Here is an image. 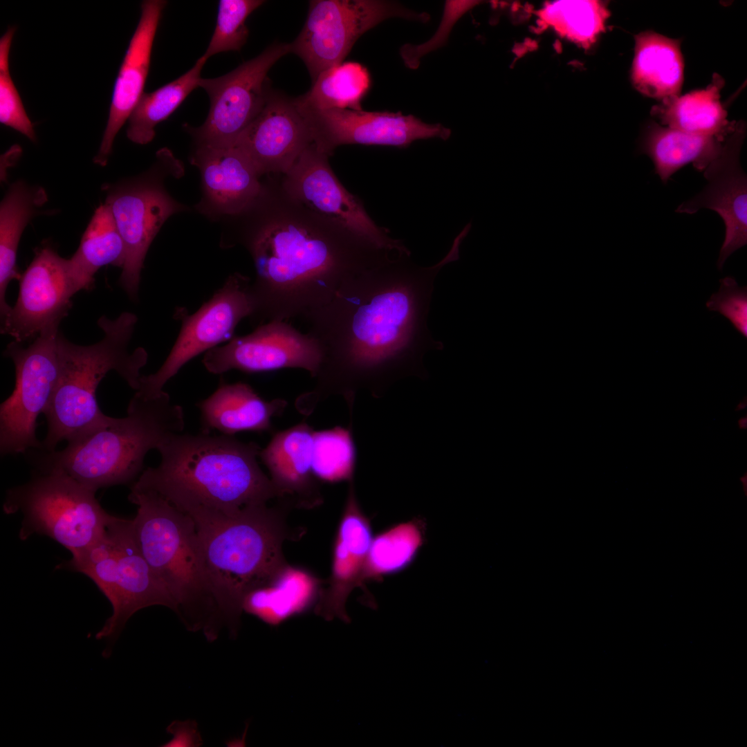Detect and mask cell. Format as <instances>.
Masks as SVG:
<instances>
[{
	"instance_id": "cell-1",
	"label": "cell",
	"mask_w": 747,
	"mask_h": 747,
	"mask_svg": "<svg viewBox=\"0 0 747 747\" xmlns=\"http://www.w3.org/2000/svg\"><path fill=\"white\" fill-rule=\"evenodd\" d=\"M463 239L459 234L448 254L429 267L414 264L410 253H389L304 318L323 355L311 395L341 394L353 402L362 388L380 396L402 378L428 377L424 356L444 349L427 325L434 281L459 259Z\"/></svg>"
},
{
	"instance_id": "cell-2",
	"label": "cell",
	"mask_w": 747,
	"mask_h": 747,
	"mask_svg": "<svg viewBox=\"0 0 747 747\" xmlns=\"http://www.w3.org/2000/svg\"><path fill=\"white\" fill-rule=\"evenodd\" d=\"M255 269L251 290L259 325L304 319L340 286L391 250L380 249L288 197L246 240Z\"/></svg>"
},
{
	"instance_id": "cell-3",
	"label": "cell",
	"mask_w": 747,
	"mask_h": 747,
	"mask_svg": "<svg viewBox=\"0 0 747 747\" xmlns=\"http://www.w3.org/2000/svg\"><path fill=\"white\" fill-rule=\"evenodd\" d=\"M160 462L131 490L161 496L192 520L234 515L278 497L257 463L261 450L232 436L175 433L157 450Z\"/></svg>"
},
{
	"instance_id": "cell-4",
	"label": "cell",
	"mask_w": 747,
	"mask_h": 747,
	"mask_svg": "<svg viewBox=\"0 0 747 747\" xmlns=\"http://www.w3.org/2000/svg\"><path fill=\"white\" fill-rule=\"evenodd\" d=\"M128 499L138 506L132 521L139 548L174 611L188 628L208 637L229 628L192 518L152 492L131 490Z\"/></svg>"
},
{
	"instance_id": "cell-5",
	"label": "cell",
	"mask_w": 747,
	"mask_h": 747,
	"mask_svg": "<svg viewBox=\"0 0 747 747\" xmlns=\"http://www.w3.org/2000/svg\"><path fill=\"white\" fill-rule=\"evenodd\" d=\"M184 414L167 393L145 398L134 394L123 418H107L68 441L61 450L44 451L37 461L42 472L59 470L97 491L135 481L147 452L169 435L183 432Z\"/></svg>"
},
{
	"instance_id": "cell-6",
	"label": "cell",
	"mask_w": 747,
	"mask_h": 747,
	"mask_svg": "<svg viewBox=\"0 0 747 747\" xmlns=\"http://www.w3.org/2000/svg\"><path fill=\"white\" fill-rule=\"evenodd\" d=\"M137 316L124 312L116 319L101 316L98 320L103 338L91 345H78L57 335L60 374L53 399L44 414L47 434L42 442L44 451L55 450L102 423L108 416L100 409L96 391L102 378L116 371L134 390L138 389L140 369L148 355L142 347L128 349Z\"/></svg>"
},
{
	"instance_id": "cell-7",
	"label": "cell",
	"mask_w": 747,
	"mask_h": 747,
	"mask_svg": "<svg viewBox=\"0 0 747 747\" xmlns=\"http://www.w3.org/2000/svg\"><path fill=\"white\" fill-rule=\"evenodd\" d=\"M193 522L208 571L234 631L246 597L270 584L288 566L282 553L287 537L283 513L265 504L232 516Z\"/></svg>"
},
{
	"instance_id": "cell-8",
	"label": "cell",
	"mask_w": 747,
	"mask_h": 747,
	"mask_svg": "<svg viewBox=\"0 0 747 747\" xmlns=\"http://www.w3.org/2000/svg\"><path fill=\"white\" fill-rule=\"evenodd\" d=\"M96 584L109 601L112 614L96 633L109 658L128 620L145 607L161 605L175 610L174 603L143 556L133 521L112 515L102 537L66 564Z\"/></svg>"
},
{
	"instance_id": "cell-9",
	"label": "cell",
	"mask_w": 747,
	"mask_h": 747,
	"mask_svg": "<svg viewBox=\"0 0 747 747\" xmlns=\"http://www.w3.org/2000/svg\"><path fill=\"white\" fill-rule=\"evenodd\" d=\"M42 473L8 490L4 512L23 514L21 540L38 534L56 541L72 555L86 551L102 537L111 515L100 506L95 491L64 472Z\"/></svg>"
},
{
	"instance_id": "cell-10",
	"label": "cell",
	"mask_w": 747,
	"mask_h": 747,
	"mask_svg": "<svg viewBox=\"0 0 747 747\" xmlns=\"http://www.w3.org/2000/svg\"><path fill=\"white\" fill-rule=\"evenodd\" d=\"M57 325L37 335L27 347L13 341L4 355L14 362L15 389L0 407V450L2 455L42 448L36 435L37 418L48 409L60 374Z\"/></svg>"
},
{
	"instance_id": "cell-11",
	"label": "cell",
	"mask_w": 747,
	"mask_h": 747,
	"mask_svg": "<svg viewBox=\"0 0 747 747\" xmlns=\"http://www.w3.org/2000/svg\"><path fill=\"white\" fill-rule=\"evenodd\" d=\"M425 23L430 16L393 1L313 0L290 53L304 62L312 82L322 71L342 62L365 33L389 18Z\"/></svg>"
},
{
	"instance_id": "cell-12",
	"label": "cell",
	"mask_w": 747,
	"mask_h": 747,
	"mask_svg": "<svg viewBox=\"0 0 747 747\" xmlns=\"http://www.w3.org/2000/svg\"><path fill=\"white\" fill-rule=\"evenodd\" d=\"M250 277L230 275L223 286L194 313L183 314L177 338L160 367L140 379L136 394L145 398L160 395L165 385L190 360L229 340L238 324L252 317L255 302Z\"/></svg>"
},
{
	"instance_id": "cell-13",
	"label": "cell",
	"mask_w": 747,
	"mask_h": 747,
	"mask_svg": "<svg viewBox=\"0 0 747 747\" xmlns=\"http://www.w3.org/2000/svg\"><path fill=\"white\" fill-rule=\"evenodd\" d=\"M289 53L290 44L274 43L225 75L215 78L201 77L199 87L209 96L210 111L201 126L187 129L198 144L233 145L266 101L270 90L268 71Z\"/></svg>"
},
{
	"instance_id": "cell-14",
	"label": "cell",
	"mask_w": 747,
	"mask_h": 747,
	"mask_svg": "<svg viewBox=\"0 0 747 747\" xmlns=\"http://www.w3.org/2000/svg\"><path fill=\"white\" fill-rule=\"evenodd\" d=\"M329 156L314 143L283 175L281 189L290 199L374 246L409 251L389 237L367 212L363 203L341 184L329 163Z\"/></svg>"
},
{
	"instance_id": "cell-15",
	"label": "cell",
	"mask_w": 747,
	"mask_h": 747,
	"mask_svg": "<svg viewBox=\"0 0 747 747\" xmlns=\"http://www.w3.org/2000/svg\"><path fill=\"white\" fill-rule=\"evenodd\" d=\"M322 360L319 344L308 333L300 332L286 321L273 320L208 351L203 363L214 374L233 369L256 373L300 368L316 378Z\"/></svg>"
},
{
	"instance_id": "cell-16",
	"label": "cell",
	"mask_w": 747,
	"mask_h": 747,
	"mask_svg": "<svg viewBox=\"0 0 747 747\" xmlns=\"http://www.w3.org/2000/svg\"><path fill=\"white\" fill-rule=\"evenodd\" d=\"M103 188L107 194L104 203L111 210L125 248L119 282L136 300L149 246L165 221L181 206L149 177Z\"/></svg>"
},
{
	"instance_id": "cell-17",
	"label": "cell",
	"mask_w": 747,
	"mask_h": 747,
	"mask_svg": "<svg viewBox=\"0 0 747 747\" xmlns=\"http://www.w3.org/2000/svg\"><path fill=\"white\" fill-rule=\"evenodd\" d=\"M301 109L309 123L314 145L329 156L336 147L343 145L406 148L418 140H446L452 133L441 124L425 123L413 115L400 112Z\"/></svg>"
},
{
	"instance_id": "cell-18",
	"label": "cell",
	"mask_w": 747,
	"mask_h": 747,
	"mask_svg": "<svg viewBox=\"0 0 747 747\" xmlns=\"http://www.w3.org/2000/svg\"><path fill=\"white\" fill-rule=\"evenodd\" d=\"M77 292L66 259L49 247L40 249L19 279L17 300L1 320V333L21 343L59 326Z\"/></svg>"
},
{
	"instance_id": "cell-19",
	"label": "cell",
	"mask_w": 747,
	"mask_h": 747,
	"mask_svg": "<svg viewBox=\"0 0 747 747\" xmlns=\"http://www.w3.org/2000/svg\"><path fill=\"white\" fill-rule=\"evenodd\" d=\"M745 136L744 124L736 123L719 155L703 172L707 185L676 210L692 214L706 208L720 215L726 232L717 261L719 270L730 255L747 243V176L739 160Z\"/></svg>"
},
{
	"instance_id": "cell-20",
	"label": "cell",
	"mask_w": 747,
	"mask_h": 747,
	"mask_svg": "<svg viewBox=\"0 0 747 747\" xmlns=\"http://www.w3.org/2000/svg\"><path fill=\"white\" fill-rule=\"evenodd\" d=\"M313 143L309 123L296 98L270 90L259 113L233 145L261 176L286 174Z\"/></svg>"
},
{
	"instance_id": "cell-21",
	"label": "cell",
	"mask_w": 747,
	"mask_h": 747,
	"mask_svg": "<svg viewBox=\"0 0 747 747\" xmlns=\"http://www.w3.org/2000/svg\"><path fill=\"white\" fill-rule=\"evenodd\" d=\"M167 3L163 0H145L141 3L140 17L120 65L107 126L98 151L93 158L98 165L107 164L117 133L144 93L154 40Z\"/></svg>"
},
{
	"instance_id": "cell-22",
	"label": "cell",
	"mask_w": 747,
	"mask_h": 747,
	"mask_svg": "<svg viewBox=\"0 0 747 747\" xmlns=\"http://www.w3.org/2000/svg\"><path fill=\"white\" fill-rule=\"evenodd\" d=\"M373 538L369 519L358 504L352 481L336 535L331 576L316 608L325 619L349 620L346 602L353 589L365 582Z\"/></svg>"
},
{
	"instance_id": "cell-23",
	"label": "cell",
	"mask_w": 747,
	"mask_h": 747,
	"mask_svg": "<svg viewBox=\"0 0 747 747\" xmlns=\"http://www.w3.org/2000/svg\"><path fill=\"white\" fill-rule=\"evenodd\" d=\"M192 163L200 169L206 201L219 214L246 212L264 192L252 162L234 145L198 144Z\"/></svg>"
},
{
	"instance_id": "cell-24",
	"label": "cell",
	"mask_w": 747,
	"mask_h": 747,
	"mask_svg": "<svg viewBox=\"0 0 747 747\" xmlns=\"http://www.w3.org/2000/svg\"><path fill=\"white\" fill-rule=\"evenodd\" d=\"M313 433L310 426L301 423L277 432L259 454L278 497L294 498L297 505L320 501L312 470Z\"/></svg>"
},
{
	"instance_id": "cell-25",
	"label": "cell",
	"mask_w": 747,
	"mask_h": 747,
	"mask_svg": "<svg viewBox=\"0 0 747 747\" xmlns=\"http://www.w3.org/2000/svg\"><path fill=\"white\" fill-rule=\"evenodd\" d=\"M282 399L266 401L248 384L221 382L208 398L198 403L201 430H218L232 436L243 431L264 432L272 428L271 419L285 408Z\"/></svg>"
},
{
	"instance_id": "cell-26",
	"label": "cell",
	"mask_w": 747,
	"mask_h": 747,
	"mask_svg": "<svg viewBox=\"0 0 747 747\" xmlns=\"http://www.w3.org/2000/svg\"><path fill=\"white\" fill-rule=\"evenodd\" d=\"M631 78L643 94L663 101L679 95L683 80L679 42L652 31L635 37Z\"/></svg>"
},
{
	"instance_id": "cell-27",
	"label": "cell",
	"mask_w": 747,
	"mask_h": 747,
	"mask_svg": "<svg viewBox=\"0 0 747 747\" xmlns=\"http://www.w3.org/2000/svg\"><path fill=\"white\" fill-rule=\"evenodd\" d=\"M726 138L689 133L651 123L644 131L641 147L652 160L655 173L667 183L674 173L688 164L703 172L719 155Z\"/></svg>"
},
{
	"instance_id": "cell-28",
	"label": "cell",
	"mask_w": 747,
	"mask_h": 747,
	"mask_svg": "<svg viewBox=\"0 0 747 747\" xmlns=\"http://www.w3.org/2000/svg\"><path fill=\"white\" fill-rule=\"evenodd\" d=\"M48 201L40 186H32L17 181L8 188L0 206V311L1 319L10 311L6 301L7 287L11 280L19 279L16 259L22 232L37 210Z\"/></svg>"
},
{
	"instance_id": "cell-29",
	"label": "cell",
	"mask_w": 747,
	"mask_h": 747,
	"mask_svg": "<svg viewBox=\"0 0 747 747\" xmlns=\"http://www.w3.org/2000/svg\"><path fill=\"white\" fill-rule=\"evenodd\" d=\"M125 248L111 210L106 203L95 211L75 254L66 259L68 274L78 292L89 289L102 266L122 268Z\"/></svg>"
},
{
	"instance_id": "cell-30",
	"label": "cell",
	"mask_w": 747,
	"mask_h": 747,
	"mask_svg": "<svg viewBox=\"0 0 747 747\" xmlns=\"http://www.w3.org/2000/svg\"><path fill=\"white\" fill-rule=\"evenodd\" d=\"M722 84V79L717 75L706 89L664 100V105L655 109L653 114L667 127L725 139L736 123L728 120L727 112L721 104Z\"/></svg>"
},
{
	"instance_id": "cell-31",
	"label": "cell",
	"mask_w": 747,
	"mask_h": 747,
	"mask_svg": "<svg viewBox=\"0 0 747 747\" xmlns=\"http://www.w3.org/2000/svg\"><path fill=\"white\" fill-rule=\"evenodd\" d=\"M208 59L203 55L187 73L151 93H144L128 119L127 138L145 145L155 136V127L165 120L196 88Z\"/></svg>"
},
{
	"instance_id": "cell-32",
	"label": "cell",
	"mask_w": 747,
	"mask_h": 747,
	"mask_svg": "<svg viewBox=\"0 0 747 747\" xmlns=\"http://www.w3.org/2000/svg\"><path fill=\"white\" fill-rule=\"evenodd\" d=\"M312 83L307 93L296 98L303 109L361 110V101L370 88L371 78L364 66L347 62L322 71Z\"/></svg>"
},
{
	"instance_id": "cell-33",
	"label": "cell",
	"mask_w": 747,
	"mask_h": 747,
	"mask_svg": "<svg viewBox=\"0 0 747 747\" xmlns=\"http://www.w3.org/2000/svg\"><path fill=\"white\" fill-rule=\"evenodd\" d=\"M425 542V523L421 518L399 523L373 538L365 566V581L376 580L407 569Z\"/></svg>"
},
{
	"instance_id": "cell-34",
	"label": "cell",
	"mask_w": 747,
	"mask_h": 747,
	"mask_svg": "<svg viewBox=\"0 0 747 747\" xmlns=\"http://www.w3.org/2000/svg\"><path fill=\"white\" fill-rule=\"evenodd\" d=\"M609 15L599 1H556L545 3L537 12L541 25L585 48L605 30Z\"/></svg>"
},
{
	"instance_id": "cell-35",
	"label": "cell",
	"mask_w": 747,
	"mask_h": 747,
	"mask_svg": "<svg viewBox=\"0 0 747 747\" xmlns=\"http://www.w3.org/2000/svg\"><path fill=\"white\" fill-rule=\"evenodd\" d=\"M356 450L351 430L342 427L314 431L312 470L326 482L353 480Z\"/></svg>"
},
{
	"instance_id": "cell-36",
	"label": "cell",
	"mask_w": 747,
	"mask_h": 747,
	"mask_svg": "<svg viewBox=\"0 0 747 747\" xmlns=\"http://www.w3.org/2000/svg\"><path fill=\"white\" fill-rule=\"evenodd\" d=\"M287 568L270 584L255 590L245 598L243 610L264 622L275 625L308 605L311 599L304 598L301 578H289Z\"/></svg>"
},
{
	"instance_id": "cell-37",
	"label": "cell",
	"mask_w": 747,
	"mask_h": 747,
	"mask_svg": "<svg viewBox=\"0 0 747 747\" xmlns=\"http://www.w3.org/2000/svg\"><path fill=\"white\" fill-rule=\"evenodd\" d=\"M264 3L261 0H221L216 24L203 56L208 59L217 53L239 51L248 37V17Z\"/></svg>"
},
{
	"instance_id": "cell-38",
	"label": "cell",
	"mask_w": 747,
	"mask_h": 747,
	"mask_svg": "<svg viewBox=\"0 0 747 747\" xmlns=\"http://www.w3.org/2000/svg\"><path fill=\"white\" fill-rule=\"evenodd\" d=\"M16 28L10 26L0 39V122L37 140L33 124L28 118L9 70V55Z\"/></svg>"
},
{
	"instance_id": "cell-39",
	"label": "cell",
	"mask_w": 747,
	"mask_h": 747,
	"mask_svg": "<svg viewBox=\"0 0 747 747\" xmlns=\"http://www.w3.org/2000/svg\"><path fill=\"white\" fill-rule=\"evenodd\" d=\"M479 1H446L443 14L438 30L426 42L421 44H406L400 48V55L405 65L416 69L421 58L429 53L444 46L455 24L468 10L479 3Z\"/></svg>"
},
{
	"instance_id": "cell-40",
	"label": "cell",
	"mask_w": 747,
	"mask_h": 747,
	"mask_svg": "<svg viewBox=\"0 0 747 747\" xmlns=\"http://www.w3.org/2000/svg\"><path fill=\"white\" fill-rule=\"evenodd\" d=\"M720 288L706 302L709 311L726 317L745 338H747V287L738 286L734 277L719 279Z\"/></svg>"
},
{
	"instance_id": "cell-41",
	"label": "cell",
	"mask_w": 747,
	"mask_h": 747,
	"mask_svg": "<svg viewBox=\"0 0 747 747\" xmlns=\"http://www.w3.org/2000/svg\"><path fill=\"white\" fill-rule=\"evenodd\" d=\"M168 730L173 737L165 746H198L202 743L196 723L192 721H175Z\"/></svg>"
},
{
	"instance_id": "cell-42",
	"label": "cell",
	"mask_w": 747,
	"mask_h": 747,
	"mask_svg": "<svg viewBox=\"0 0 747 747\" xmlns=\"http://www.w3.org/2000/svg\"><path fill=\"white\" fill-rule=\"evenodd\" d=\"M737 426L740 430H746L747 428V416L744 415L739 418L737 420Z\"/></svg>"
},
{
	"instance_id": "cell-43",
	"label": "cell",
	"mask_w": 747,
	"mask_h": 747,
	"mask_svg": "<svg viewBox=\"0 0 747 747\" xmlns=\"http://www.w3.org/2000/svg\"><path fill=\"white\" fill-rule=\"evenodd\" d=\"M746 407H747V398H746V396H745L737 403V405L735 407V411L736 412H741V411H743V410L746 409Z\"/></svg>"
},
{
	"instance_id": "cell-44",
	"label": "cell",
	"mask_w": 747,
	"mask_h": 747,
	"mask_svg": "<svg viewBox=\"0 0 747 747\" xmlns=\"http://www.w3.org/2000/svg\"><path fill=\"white\" fill-rule=\"evenodd\" d=\"M739 480H740L741 483L742 485L744 493L746 496V495H747V474H746V472H745L743 475H741L740 477Z\"/></svg>"
}]
</instances>
